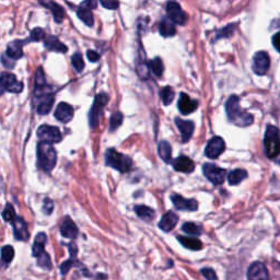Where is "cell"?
<instances>
[{
    "mask_svg": "<svg viewBox=\"0 0 280 280\" xmlns=\"http://www.w3.org/2000/svg\"><path fill=\"white\" fill-rule=\"evenodd\" d=\"M226 112L229 121L238 127H248L253 124V115L242 110L240 106V98L236 95H231L226 103Z\"/></svg>",
    "mask_w": 280,
    "mask_h": 280,
    "instance_id": "1",
    "label": "cell"
},
{
    "mask_svg": "<svg viewBox=\"0 0 280 280\" xmlns=\"http://www.w3.org/2000/svg\"><path fill=\"white\" fill-rule=\"evenodd\" d=\"M57 162V153L51 143L41 142L37 145V163L44 172H51Z\"/></svg>",
    "mask_w": 280,
    "mask_h": 280,
    "instance_id": "2",
    "label": "cell"
},
{
    "mask_svg": "<svg viewBox=\"0 0 280 280\" xmlns=\"http://www.w3.org/2000/svg\"><path fill=\"white\" fill-rule=\"evenodd\" d=\"M264 147L269 159H275L280 154V133L276 126L268 125L265 131Z\"/></svg>",
    "mask_w": 280,
    "mask_h": 280,
    "instance_id": "3",
    "label": "cell"
},
{
    "mask_svg": "<svg viewBox=\"0 0 280 280\" xmlns=\"http://www.w3.org/2000/svg\"><path fill=\"white\" fill-rule=\"evenodd\" d=\"M36 111L39 115H46L51 112L54 104V94L51 92V88L46 85L43 87H35Z\"/></svg>",
    "mask_w": 280,
    "mask_h": 280,
    "instance_id": "4",
    "label": "cell"
},
{
    "mask_svg": "<svg viewBox=\"0 0 280 280\" xmlns=\"http://www.w3.org/2000/svg\"><path fill=\"white\" fill-rule=\"evenodd\" d=\"M105 161L109 167L122 173H126L131 169L133 161L129 156L119 153L114 149H109L105 153Z\"/></svg>",
    "mask_w": 280,
    "mask_h": 280,
    "instance_id": "5",
    "label": "cell"
},
{
    "mask_svg": "<svg viewBox=\"0 0 280 280\" xmlns=\"http://www.w3.org/2000/svg\"><path fill=\"white\" fill-rule=\"evenodd\" d=\"M109 102V95L106 93L97 94L94 98V103L89 113V123L91 128H96L100 124V118L103 115L104 106Z\"/></svg>",
    "mask_w": 280,
    "mask_h": 280,
    "instance_id": "6",
    "label": "cell"
},
{
    "mask_svg": "<svg viewBox=\"0 0 280 280\" xmlns=\"http://www.w3.org/2000/svg\"><path fill=\"white\" fill-rule=\"evenodd\" d=\"M204 175L207 177L213 185H221L225 182V178L227 176V172L225 169H221L215 164L206 163L203 167Z\"/></svg>",
    "mask_w": 280,
    "mask_h": 280,
    "instance_id": "7",
    "label": "cell"
},
{
    "mask_svg": "<svg viewBox=\"0 0 280 280\" xmlns=\"http://www.w3.org/2000/svg\"><path fill=\"white\" fill-rule=\"evenodd\" d=\"M38 138L45 143H59L62 140V133L61 130L55 126L49 125H42L37 129Z\"/></svg>",
    "mask_w": 280,
    "mask_h": 280,
    "instance_id": "8",
    "label": "cell"
},
{
    "mask_svg": "<svg viewBox=\"0 0 280 280\" xmlns=\"http://www.w3.org/2000/svg\"><path fill=\"white\" fill-rule=\"evenodd\" d=\"M167 12L169 19H171L175 24L183 26L187 21V14L182 10V8L175 0H170L167 4Z\"/></svg>",
    "mask_w": 280,
    "mask_h": 280,
    "instance_id": "9",
    "label": "cell"
},
{
    "mask_svg": "<svg viewBox=\"0 0 280 280\" xmlns=\"http://www.w3.org/2000/svg\"><path fill=\"white\" fill-rule=\"evenodd\" d=\"M270 59L266 52H257L254 55L252 68L253 71L258 76H264L269 69Z\"/></svg>",
    "mask_w": 280,
    "mask_h": 280,
    "instance_id": "10",
    "label": "cell"
},
{
    "mask_svg": "<svg viewBox=\"0 0 280 280\" xmlns=\"http://www.w3.org/2000/svg\"><path fill=\"white\" fill-rule=\"evenodd\" d=\"M2 86L6 90L11 93H20L23 89V84L16 79L13 73L10 72H3L2 75Z\"/></svg>",
    "mask_w": 280,
    "mask_h": 280,
    "instance_id": "11",
    "label": "cell"
},
{
    "mask_svg": "<svg viewBox=\"0 0 280 280\" xmlns=\"http://www.w3.org/2000/svg\"><path fill=\"white\" fill-rule=\"evenodd\" d=\"M226 144L221 137H213L208 143L205 149L206 156L209 159H217L218 156L225 151Z\"/></svg>",
    "mask_w": 280,
    "mask_h": 280,
    "instance_id": "12",
    "label": "cell"
},
{
    "mask_svg": "<svg viewBox=\"0 0 280 280\" xmlns=\"http://www.w3.org/2000/svg\"><path fill=\"white\" fill-rule=\"evenodd\" d=\"M248 280H269L268 271L261 262H255L248 269Z\"/></svg>",
    "mask_w": 280,
    "mask_h": 280,
    "instance_id": "13",
    "label": "cell"
},
{
    "mask_svg": "<svg viewBox=\"0 0 280 280\" xmlns=\"http://www.w3.org/2000/svg\"><path fill=\"white\" fill-rule=\"evenodd\" d=\"M171 201L174 204L175 208L178 210H189L195 211L198 208V203L195 199H186L178 194H173L171 196Z\"/></svg>",
    "mask_w": 280,
    "mask_h": 280,
    "instance_id": "14",
    "label": "cell"
},
{
    "mask_svg": "<svg viewBox=\"0 0 280 280\" xmlns=\"http://www.w3.org/2000/svg\"><path fill=\"white\" fill-rule=\"evenodd\" d=\"M12 226H13V233L14 237L19 241H27L30 237V233L28 230V224L24 221L22 218L16 217L12 221Z\"/></svg>",
    "mask_w": 280,
    "mask_h": 280,
    "instance_id": "15",
    "label": "cell"
},
{
    "mask_svg": "<svg viewBox=\"0 0 280 280\" xmlns=\"http://www.w3.org/2000/svg\"><path fill=\"white\" fill-rule=\"evenodd\" d=\"M177 106L181 113L184 115H188L195 112L196 109L198 108V102H197L196 100H192V98L189 97L186 93H181L178 102H177Z\"/></svg>",
    "mask_w": 280,
    "mask_h": 280,
    "instance_id": "16",
    "label": "cell"
},
{
    "mask_svg": "<svg viewBox=\"0 0 280 280\" xmlns=\"http://www.w3.org/2000/svg\"><path fill=\"white\" fill-rule=\"evenodd\" d=\"M55 117L62 123H68L73 117V108L68 103H59L55 111Z\"/></svg>",
    "mask_w": 280,
    "mask_h": 280,
    "instance_id": "17",
    "label": "cell"
},
{
    "mask_svg": "<svg viewBox=\"0 0 280 280\" xmlns=\"http://www.w3.org/2000/svg\"><path fill=\"white\" fill-rule=\"evenodd\" d=\"M78 232H79L78 228L75 225V222H73L69 217H66L61 225L62 235L64 237L71 238V240H73V238H76L78 236Z\"/></svg>",
    "mask_w": 280,
    "mask_h": 280,
    "instance_id": "18",
    "label": "cell"
},
{
    "mask_svg": "<svg viewBox=\"0 0 280 280\" xmlns=\"http://www.w3.org/2000/svg\"><path fill=\"white\" fill-rule=\"evenodd\" d=\"M175 124L182 135V142L187 143L194 133V123L191 121H183L181 118L175 119Z\"/></svg>",
    "mask_w": 280,
    "mask_h": 280,
    "instance_id": "19",
    "label": "cell"
},
{
    "mask_svg": "<svg viewBox=\"0 0 280 280\" xmlns=\"http://www.w3.org/2000/svg\"><path fill=\"white\" fill-rule=\"evenodd\" d=\"M38 2L41 5L46 7L47 9L53 13L54 19L57 23L63 22L64 16H65V11L58 4H56L54 0H38Z\"/></svg>",
    "mask_w": 280,
    "mask_h": 280,
    "instance_id": "20",
    "label": "cell"
},
{
    "mask_svg": "<svg viewBox=\"0 0 280 280\" xmlns=\"http://www.w3.org/2000/svg\"><path fill=\"white\" fill-rule=\"evenodd\" d=\"M173 168L175 169L177 172H183V173H191L195 169L194 162L185 155H181L173 161Z\"/></svg>",
    "mask_w": 280,
    "mask_h": 280,
    "instance_id": "21",
    "label": "cell"
},
{
    "mask_svg": "<svg viewBox=\"0 0 280 280\" xmlns=\"http://www.w3.org/2000/svg\"><path fill=\"white\" fill-rule=\"evenodd\" d=\"M177 221H178L177 215H175L173 211H168L167 213H164L163 217L161 218L159 222V227L163 231L170 232L171 230L175 228V226L177 225Z\"/></svg>",
    "mask_w": 280,
    "mask_h": 280,
    "instance_id": "22",
    "label": "cell"
},
{
    "mask_svg": "<svg viewBox=\"0 0 280 280\" xmlns=\"http://www.w3.org/2000/svg\"><path fill=\"white\" fill-rule=\"evenodd\" d=\"M44 45L47 49H49V51L57 52V53H66L68 51L67 46L63 44L61 41L54 35L46 36L44 39Z\"/></svg>",
    "mask_w": 280,
    "mask_h": 280,
    "instance_id": "23",
    "label": "cell"
},
{
    "mask_svg": "<svg viewBox=\"0 0 280 280\" xmlns=\"http://www.w3.org/2000/svg\"><path fill=\"white\" fill-rule=\"evenodd\" d=\"M159 32H160V34L163 37L173 36L176 32L174 22H173L171 19H168V18L162 19L160 24H159Z\"/></svg>",
    "mask_w": 280,
    "mask_h": 280,
    "instance_id": "24",
    "label": "cell"
},
{
    "mask_svg": "<svg viewBox=\"0 0 280 280\" xmlns=\"http://www.w3.org/2000/svg\"><path fill=\"white\" fill-rule=\"evenodd\" d=\"M142 47V46H140ZM138 56L140 57V59L137 61V71L138 75L142 77L144 80H146L148 78V75H149V62L146 61V56L145 53L142 48V52H140L139 49V54Z\"/></svg>",
    "mask_w": 280,
    "mask_h": 280,
    "instance_id": "25",
    "label": "cell"
},
{
    "mask_svg": "<svg viewBox=\"0 0 280 280\" xmlns=\"http://www.w3.org/2000/svg\"><path fill=\"white\" fill-rule=\"evenodd\" d=\"M26 41H14V42H11L7 47L6 54L11 57L12 59H19L23 56V51H22V45Z\"/></svg>",
    "mask_w": 280,
    "mask_h": 280,
    "instance_id": "26",
    "label": "cell"
},
{
    "mask_svg": "<svg viewBox=\"0 0 280 280\" xmlns=\"http://www.w3.org/2000/svg\"><path fill=\"white\" fill-rule=\"evenodd\" d=\"M47 241V235L43 232H41L36 235L35 237V242L33 244V255L35 257L39 256L41 254H43L45 252V244Z\"/></svg>",
    "mask_w": 280,
    "mask_h": 280,
    "instance_id": "27",
    "label": "cell"
},
{
    "mask_svg": "<svg viewBox=\"0 0 280 280\" xmlns=\"http://www.w3.org/2000/svg\"><path fill=\"white\" fill-rule=\"evenodd\" d=\"M177 240L186 249L192 251H199L203 248V244L199 240H197L195 237H188V236H177Z\"/></svg>",
    "mask_w": 280,
    "mask_h": 280,
    "instance_id": "28",
    "label": "cell"
},
{
    "mask_svg": "<svg viewBox=\"0 0 280 280\" xmlns=\"http://www.w3.org/2000/svg\"><path fill=\"white\" fill-rule=\"evenodd\" d=\"M248 176V172L242 169H236L231 171L228 174V181L230 185H237Z\"/></svg>",
    "mask_w": 280,
    "mask_h": 280,
    "instance_id": "29",
    "label": "cell"
},
{
    "mask_svg": "<svg viewBox=\"0 0 280 280\" xmlns=\"http://www.w3.org/2000/svg\"><path fill=\"white\" fill-rule=\"evenodd\" d=\"M77 15L78 18L86 23L88 27H92L94 24V19H93V14L91 12V10L88 9V8L85 7H80L78 11H77Z\"/></svg>",
    "mask_w": 280,
    "mask_h": 280,
    "instance_id": "30",
    "label": "cell"
},
{
    "mask_svg": "<svg viewBox=\"0 0 280 280\" xmlns=\"http://www.w3.org/2000/svg\"><path fill=\"white\" fill-rule=\"evenodd\" d=\"M135 211L139 218L146 221H151L154 218V211L147 206H136Z\"/></svg>",
    "mask_w": 280,
    "mask_h": 280,
    "instance_id": "31",
    "label": "cell"
},
{
    "mask_svg": "<svg viewBox=\"0 0 280 280\" xmlns=\"http://www.w3.org/2000/svg\"><path fill=\"white\" fill-rule=\"evenodd\" d=\"M158 151L163 161L170 162L172 156V148L168 142H161L158 146Z\"/></svg>",
    "mask_w": 280,
    "mask_h": 280,
    "instance_id": "32",
    "label": "cell"
},
{
    "mask_svg": "<svg viewBox=\"0 0 280 280\" xmlns=\"http://www.w3.org/2000/svg\"><path fill=\"white\" fill-rule=\"evenodd\" d=\"M149 67H150L151 71L154 73V76H156V77L162 76L163 70H164V66H163L161 58H159V57H156V58H153L152 61L149 62Z\"/></svg>",
    "mask_w": 280,
    "mask_h": 280,
    "instance_id": "33",
    "label": "cell"
},
{
    "mask_svg": "<svg viewBox=\"0 0 280 280\" xmlns=\"http://www.w3.org/2000/svg\"><path fill=\"white\" fill-rule=\"evenodd\" d=\"M160 95L164 105H170L172 101L174 100V91H173V89L171 87H164L161 90Z\"/></svg>",
    "mask_w": 280,
    "mask_h": 280,
    "instance_id": "34",
    "label": "cell"
},
{
    "mask_svg": "<svg viewBox=\"0 0 280 280\" xmlns=\"http://www.w3.org/2000/svg\"><path fill=\"white\" fill-rule=\"evenodd\" d=\"M182 230L187 234L196 235V236L202 233V227L194 224V222H186V224H184V226L182 227Z\"/></svg>",
    "mask_w": 280,
    "mask_h": 280,
    "instance_id": "35",
    "label": "cell"
},
{
    "mask_svg": "<svg viewBox=\"0 0 280 280\" xmlns=\"http://www.w3.org/2000/svg\"><path fill=\"white\" fill-rule=\"evenodd\" d=\"M37 258V264L42 267V268H45V269H52V261H51V257H49V255L44 252L43 254H41L39 256L36 257Z\"/></svg>",
    "mask_w": 280,
    "mask_h": 280,
    "instance_id": "36",
    "label": "cell"
},
{
    "mask_svg": "<svg viewBox=\"0 0 280 280\" xmlns=\"http://www.w3.org/2000/svg\"><path fill=\"white\" fill-rule=\"evenodd\" d=\"M71 63H72L73 68H75L78 72H81L82 70H84L85 62H84V58H82L81 54H79V53L73 54L71 57Z\"/></svg>",
    "mask_w": 280,
    "mask_h": 280,
    "instance_id": "37",
    "label": "cell"
},
{
    "mask_svg": "<svg viewBox=\"0 0 280 280\" xmlns=\"http://www.w3.org/2000/svg\"><path fill=\"white\" fill-rule=\"evenodd\" d=\"M123 123V115L121 112H115L110 119V130L113 131L117 129Z\"/></svg>",
    "mask_w": 280,
    "mask_h": 280,
    "instance_id": "38",
    "label": "cell"
},
{
    "mask_svg": "<svg viewBox=\"0 0 280 280\" xmlns=\"http://www.w3.org/2000/svg\"><path fill=\"white\" fill-rule=\"evenodd\" d=\"M13 256H14V251H13V248L10 245H7V246H4L3 250H2V258L5 263H10L12 259H13Z\"/></svg>",
    "mask_w": 280,
    "mask_h": 280,
    "instance_id": "39",
    "label": "cell"
},
{
    "mask_svg": "<svg viewBox=\"0 0 280 280\" xmlns=\"http://www.w3.org/2000/svg\"><path fill=\"white\" fill-rule=\"evenodd\" d=\"M3 218L7 222H12L16 217H15V211L11 205L8 204L6 206V208L3 211Z\"/></svg>",
    "mask_w": 280,
    "mask_h": 280,
    "instance_id": "40",
    "label": "cell"
},
{
    "mask_svg": "<svg viewBox=\"0 0 280 280\" xmlns=\"http://www.w3.org/2000/svg\"><path fill=\"white\" fill-rule=\"evenodd\" d=\"M46 35H45V32L43 29L41 28H36L33 30L31 32V35H30V39L29 41H34V42H39V41L42 39H45Z\"/></svg>",
    "mask_w": 280,
    "mask_h": 280,
    "instance_id": "41",
    "label": "cell"
},
{
    "mask_svg": "<svg viewBox=\"0 0 280 280\" xmlns=\"http://www.w3.org/2000/svg\"><path fill=\"white\" fill-rule=\"evenodd\" d=\"M35 87H43L46 85L45 82V76H44V72L42 70V68H38L36 73H35Z\"/></svg>",
    "mask_w": 280,
    "mask_h": 280,
    "instance_id": "42",
    "label": "cell"
},
{
    "mask_svg": "<svg viewBox=\"0 0 280 280\" xmlns=\"http://www.w3.org/2000/svg\"><path fill=\"white\" fill-rule=\"evenodd\" d=\"M101 5L106 8V9H110V10H115L117 9L119 4L117 0H100Z\"/></svg>",
    "mask_w": 280,
    "mask_h": 280,
    "instance_id": "43",
    "label": "cell"
},
{
    "mask_svg": "<svg viewBox=\"0 0 280 280\" xmlns=\"http://www.w3.org/2000/svg\"><path fill=\"white\" fill-rule=\"evenodd\" d=\"M201 273L207 280H218L215 270L211 269V268H203L201 270Z\"/></svg>",
    "mask_w": 280,
    "mask_h": 280,
    "instance_id": "44",
    "label": "cell"
},
{
    "mask_svg": "<svg viewBox=\"0 0 280 280\" xmlns=\"http://www.w3.org/2000/svg\"><path fill=\"white\" fill-rule=\"evenodd\" d=\"M234 29H235L234 26H228V27H226L224 30H221V31L218 33V34H217V38L231 36V35L233 34Z\"/></svg>",
    "mask_w": 280,
    "mask_h": 280,
    "instance_id": "45",
    "label": "cell"
},
{
    "mask_svg": "<svg viewBox=\"0 0 280 280\" xmlns=\"http://www.w3.org/2000/svg\"><path fill=\"white\" fill-rule=\"evenodd\" d=\"M54 209V203L49 199V198H46L45 202H44V207H43V210L44 212L46 213V215H49Z\"/></svg>",
    "mask_w": 280,
    "mask_h": 280,
    "instance_id": "46",
    "label": "cell"
},
{
    "mask_svg": "<svg viewBox=\"0 0 280 280\" xmlns=\"http://www.w3.org/2000/svg\"><path fill=\"white\" fill-rule=\"evenodd\" d=\"M96 6H97V0H85V2L81 4V7L88 8V9L90 10L95 9Z\"/></svg>",
    "mask_w": 280,
    "mask_h": 280,
    "instance_id": "47",
    "label": "cell"
},
{
    "mask_svg": "<svg viewBox=\"0 0 280 280\" xmlns=\"http://www.w3.org/2000/svg\"><path fill=\"white\" fill-rule=\"evenodd\" d=\"M73 259H75V258H71V261L69 259V261H67V262H65V263H63V264L61 265V271H62V274L63 275H65V274H67V271L71 268V266H72V261Z\"/></svg>",
    "mask_w": 280,
    "mask_h": 280,
    "instance_id": "48",
    "label": "cell"
},
{
    "mask_svg": "<svg viewBox=\"0 0 280 280\" xmlns=\"http://www.w3.org/2000/svg\"><path fill=\"white\" fill-rule=\"evenodd\" d=\"M87 56H88V59L91 63H96L98 59H100V54L96 53L95 51H88Z\"/></svg>",
    "mask_w": 280,
    "mask_h": 280,
    "instance_id": "49",
    "label": "cell"
},
{
    "mask_svg": "<svg viewBox=\"0 0 280 280\" xmlns=\"http://www.w3.org/2000/svg\"><path fill=\"white\" fill-rule=\"evenodd\" d=\"M273 44H274V47L280 53V32H278L277 34L273 36Z\"/></svg>",
    "mask_w": 280,
    "mask_h": 280,
    "instance_id": "50",
    "label": "cell"
}]
</instances>
